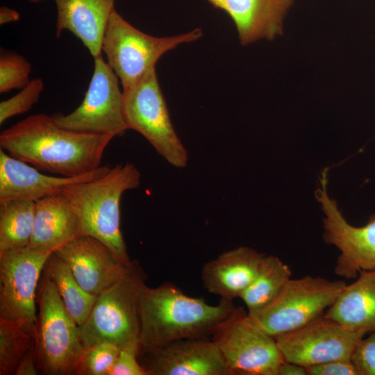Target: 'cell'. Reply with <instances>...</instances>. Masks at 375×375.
<instances>
[{"label":"cell","instance_id":"obj_1","mask_svg":"<svg viewBox=\"0 0 375 375\" xmlns=\"http://www.w3.org/2000/svg\"><path fill=\"white\" fill-rule=\"evenodd\" d=\"M115 137L67 130L58 126L51 116L39 113L3 131L0 147L38 169L71 177L101 166L104 151Z\"/></svg>","mask_w":375,"mask_h":375},{"label":"cell","instance_id":"obj_2","mask_svg":"<svg viewBox=\"0 0 375 375\" xmlns=\"http://www.w3.org/2000/svg\"><path fill=\"white\" fill-rule=\"evenodd\" d=\"M236 308L224 299L210 305L170 283L156 288L144 283L139 294V350L180 339L211 338Z\"/></svg>","mask_w":375,"mask_h":375},{"label":"cell","instance_id":"obj_3","mask_svg":"<svg viewBox=\"0 0 375 375\" xmlns=\"http://www.w3.org/2000/svg\"><path fill=\"white\" fill-rule=\"evenodd\" d=\"M140 178L134 165L119 163L104 175L70 185L62 193L78 215V236L101 240L126 264L131 260L121 231L120 201L124 192L140 186Z\"/></svg>","mask_w":375,"mask_h":375},{"label":"cell","instance_id":"obj_4","mask_svg":"<svg viewBox=\"0 0 375 375\" xmlns=\"http://www.w3.org/2000/svg\"><path fill=\"white\" fill-rule=\"evenodd\" d=\"M34 333L39 374L76 375L85 351L78 325L65 307L54 283L42 272L36 294Z\"/></svg>","mask_w":375,"mask_h":375},{"label":"cell","instance_id":"obj_5","mask_svg":"<svg viewBox=\"0 0 375 375\" xmlns=\"http://www.w3.org/2000/svg\"><path fill=\"white\" fill-rule=\"evenodd\" d=\"M147 275L137 260L125 274L97 297L78 335L85 348L110 342L121 348L139 342V294Z\"/></svg>","mask_w":375,"mask_h":375},{"label":"cell","instance_id":"obj_6","mask_svg":"<svg viewBox=\"0 0 375 375\" xmlns=\"http://www.w3.org/2000/svg\"><path fill=\"white\" fill-rule=\"evenodd\" d=\"M202 36L196 28L188 33L154 37L146 34L129 24L112 10L101 42V52L107 63L119 79L122 89L133 86L167 51L183 43L194 42Z\"/></svg>","mask_w":375,"mask_h":375},{"label":"cell","instance_id":"obj_7","mask_svg":"<svg viewBox=\"0 0 375 375\" xmlns=\"http://www.w3.org/2000/svg\"><path fill=\"white\" fill-rule=\"evenodd\" d=\"M342 280L306 275L291 278L266 307L249 315L276 338L323 316L346 286Z\"/></svg>","mask_w":375,"mask_h":375},{"label":"cell","instance_id":"obj_8","mask_svg":"<svg viewBox=\"0 0 375 375\" xmlns=\"http://www.w3.org/2000/svg\"><path fill=\"white\" fill-rule=\"evenodd\" d=\"M122 92L128 128L140 133L171 165L185 167L188 151L174 129L156 67Z\"/></svg>","mask_w":375,"mask_h":375},{"label":"cell","instance_id":"obj_9","mask_svg":"<svg viewBox=\"0 0 375 375\" xmlns=\"http://www.w3.org/2000/svg\"><path fill=\"white\" fill-rule=\"evenodd\" d=\"M211 339L233 375H278L284 361L276 339L242 307L219 324Z\"/></svg>","mask_w":375,"mask_h":375},{"label":"cell","instance_id":"obj_10","mask_svg":"<svg viewBox=\"0 0 375 375\" xmlns=\"http://www.w3.org/2000/svg\"><path fill=\"white\" fill-rule=\"evenodd\" d=\"M94 68L80 106L67 115H51L60 127L82 133L120 136L128 129L124 114L123 92L118 77L103 59L94 57Z\"/></svg>","mask_w":375,"mask_h":375},{"label":"cell","instance_id":"obj_11","mask_svg":"<svg viewBox=\"0 0 375 375\" xmlns=\"http://www.w3.org/2000/svg\"><path fill=\"white\" fill-rule=\"evenodd\" d=\"M51 253L29 246L0 253V318L16 322L33 337L37 290Z\"/></svg>","mask_w":375,"mask_h":375},{"label":"cell","instance_id":"obj_12","mask_svg":"<svg viewBox=\"0 0 375 375\" xmlns=\"http://www.w3.org/2000/svg\"><path fill=\"white\" fill-rule=\"evenodd\" d=\"M327 174L328 168L322 172L319 185L315 192L324 214L323 239L340 251L335 274L346 279H355L360 272L375 269V213L362 226L349 224L336 201L328 194Z\"/></svg>","mask_w":375,"mask_h":375},{"label":"cell","instance_id":"obj_13","mask_svg":"<svg viewBox=\"0 0 375 375\" xmlns=\"http://www.w3.org/2000/svg\"><path fill=\"white\" fill-rule=\"evenodd\" d=\"M364 336L324 315L275 339L285 361L306 368L331 360H350L356 344Z\"/></svg>","mask_w":375,"mask_h":375},{"label":"cell","instance_id":"obj_14","mask_svg":"<svg viewBox=\"0 0 375 375\" xmlns=\"http://www.w3.org/2000/svg\"><path fill=\"white\" fill-rule=\"evenodd\" d=\"M147 375H233L211 338H184L143 350Z\"/></svg>","mask_w":375,"mask_h":375},{"label":"cell","instance_id":"obj_15","mask_svg":"<svg viewBox=\"0 0 375 375\" xmlns=\"http://www.w3.org/2000/svg\"><path fill=\"white\" fill-rule=\"evenodd\" d=\"M55 252L69 266L81 286L97 297L119 280L130 263L124 262L106 244L90 235H81Z\"/></svg>","mask_w":375,"mask_h":375},{"label":"cell","instance_id":"obj_16","mask_svg":"<svg viewBox=\"0 0 375 375\" xmlns=\"http://www.w3.org/2000/svg\"><path fill=\"white\" fill-rule=\"evenodd\" d=\"M109 165L76 176H51L16 159L0 149V201L29 200L37 201L44 197L62 194L70 185L97 178L110 169Z\"/></svg>","mask_w":375,"mask_h":375},{"label":"cell","instance_id":"obj_17","mask_svg":"<svg viewBox=\"0 0 375 375\" xmlns=\"http://www.w3.org/2000/svg\"><path fill=\"white\" fill-rule=\"evenodd\" d=\"M208 1L230 16L242 45L281 35L285 17L294 4V0Z\"/></svg>","mask_w":375,"mask_h":375},{"label":"cell","instance_id":"obj_18","mask_svg":"<svg viewBox=\"0 0 375 375\" xmlns=\"http://www.w3.org/2000/svg\"><path fill=\"white\" fill-rule=\"evenodd\" d=\"M265 256L244 246L221 253L202 267L204 288L220 299L240 298L256 276Z\"/></svg>","mask_w":375,"mask_h":375},{"label":"cell","instance_id":"obj_19","mask_svg":"<svg viewBox=\"0 0 375 375\" xmlns=\"http://www.w3.org/2000/svg\"><path fill=\"white\" fill-rule=\"evenodd\" d=\"M57 10L56 36L69 31L93 58L101 54L103 36L115 0H54Z\"/></svg>","mask_w":375,"mask_h":375},{"label":"cell","instance_id":"obj_20","mask_svg":"<svg viewBox=\"0 0 375 375\" xmlns=\"http://www.w3.org/2000/svg\"><path fill=\"white\" fill-rule=\"evenodd\" d=\"M35 216L29 247L55 251L78 237V218L62 194L35 201Z\"/></svg>","mask_w":375,"mask_h":375},{"label":"cell","instance_id":"obj_21","mask_svg":"<svg viewBox=\"0 0 375 375\" xmlns=\"http://www.w3.org/2000/svg\"><path fill=\"white\" fill-rule=\"evenodd\" d=\"M324 315L354 333L375 332V269L360 272L346 285Z\"/></svg>","mask_w":375,"mask_h":375},{"label":"cell","instance_id":"obj_22","mask_svg":"<svg viewBox=\"0 0 375 375\" xmlns=\"http://www.w3.org/2000/svg\"><path fill=\"white\" fill-rule=\"evenodd\" d=\"M43 272L54 283L65 307L78 326L83 324L97 297L81 286L69 266L55 252L48 258Z\"/></svg>","mask_w":375,"mask_h":375},{"label":"cell","instance_id":"obj_23","mask_svg":"<svg viewBox=\"0 0 375 375\" xmlns=\"http://www.w3.org/2000/svg\"><path fill=\"white\" fill-rule=\"evenodd\" d=\"M292 278L290 267L274 255H265L253 280L240 296L249 315L269 305Z\"/></svg>","mask_w":375,"mask_h":375},{"label":"cell","instance_id":"obj_24","mask_svg":"<svg viewBox=\"0 0 375 375\" xmlns=\"http://www.w3.org/2000/svg\"><path fill=\"white\" fill-rule=\"evenodd\" d=\"M35 201H0V253L29 245L33 231Z\"/></svg>","mask_w":375,"mask_h":375},{"label":"cell","instance_id":"obj_25","mask_svg":"<svg viewBox=\"0 0 375 375\" xmlns=\"http://www.w3.org/2000/svg\"><path fill=\"white\" fill-rule=\"evenodd\" d=\"M34 337L15 321L0 318V375H15Z\"/></svg>","mask_w":375,"mask_h":375},{"label":"cell","instance_id":"obj_26","mask_svg":"<svg viewBox=\"0 0 375 375\" xmlns=\"http://www.w3.org/2000/svg\"><path fill=\"white\" fill-rule=\"evenodd\" d=\"M120 351L110 342H102L85 349L76 375H110Z\"/></svg>","mask_w":375,"mask_h":375},{"label":"cell","instance_id":"obj_27","mask_svg":"<svg viewBox=\"0 0 375 375\" xmlns=\"http://www.w3.org/2000/svg\"><path fill=\"white\" fill-rule=\"evenodd\" d=\"M31 63L15 52H1L0 55V93L13 89H22L31 81Z\"/></svg>","mask_w":375,"mask_h":375},{"label":"cell","instance_id":"obj_28","mask_svg":"<svg viewBox=\"0 0 375 375\" xmlns=\"http://www.w3.org/2000/svg\"><path fill=\"white\" fill-rule=\"evenodd\" d=\"M43 89L42 79L34 78L31 80L19 93L1 101L0 103V124H2L13 116L28 112L38 101Z\"/></svg>","mask_w":375,"mask_h":375},{"label":"cell","instance_id":"obj_29","mask_svg":"<svg viewBox=\"0 0 375 375\" xmlns=\"http://www.w3.org/2000/svg\"><path fill=\"white\" fill-rule=\"evenodd\" d=\"M350 360L357 375H375V332L357 342Z\"/></svg>","mask_w":375,"mask_h":375},{"label":"cell","instance_id":"obj_30","mask_svg":"<svg viewBox=\"0 0 375 375\" xmlns=\"http://www.w3.org/2000/svg\"><path fill=\"white\" fill-rule=\"evenodd\" d=\"M139 342L120 349L110 375H147L138 360Z\"/></svg>","mask_w":375,"mask_h":375},{"label":"cell","instance_id":"obj_31","mask_svg":"<svg viewBox=\"0 0 375 375\" xmlns=\"http://www.w3.org/2000/svg\"><path fill=\"white\" fill-rule=\"evenodd\" d=\"M308 375H357L350 360H335L306 367Z\"/></svg>","mask_w":375,"mask_h":375},{"label":"cell","instance_id":"obj_32","mask_svg":"<svg viewBox=\"0 0 375 375\" xmlns=\"http://www.w3.org/2000/svg\"><path fill=\"white\" fill-rule=\"evenodd\" d=\"M39 374L35 352V342L31 347L26 351L22 358L15 375H37Z\"/></svg>","mask_w":375,"mask_h":375},{"label":"cell","instance_id":"obj_33","mask_svg":"<svg viewBox=\"0 0 375 375\" xmlns=\"http://www.w3.org/2000/svg\"><path fill=\"white\" fill-rule=\"evenodd\" d=\"M278 375H308V372L305 367L284 360L278 368Z\"/></svg>","mask_w":375,"mask_h":375},{"label":"cell","instance_id":"obj_34","mask_svg":"<svg viewBox=\"0 0 375 375\" xmlns=\"http://www.w3.org/2000/svg\"><path fill=\"white\" fill-rule=\"evenodd\" d=\"M20 19L19 13L12 8L6 6L0 8V24L4 25L8 23L17 22Z\"/></svg>","mask_w":375,"mask_h":375},{"label":"cell","instance_id":"obj_35","mask_svg":"<svg viewBox=\"0 0 375 375\" xmlns=\"http://www.w3.org/2000/svg\"><path fill=\"white\" fill-rule=\"evenodd\" d=\"M29 2L31 3H39V2H41V1H43L44 0H28Z\"/></svg>","mask_w":375,"mask_h":375}]
</instances>
